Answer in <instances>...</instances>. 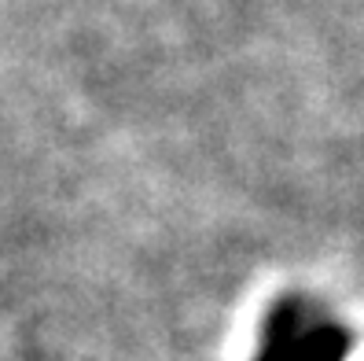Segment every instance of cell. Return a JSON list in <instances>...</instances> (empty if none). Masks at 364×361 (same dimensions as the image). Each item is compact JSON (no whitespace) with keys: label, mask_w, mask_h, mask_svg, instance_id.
Returning <instances> with one entry per match:
<instances>
[{"label":"cell","mask_w":364,"mask_h":361,"mask_svg":"<svg viewBox=\"0 0 364 361\" xmlns=\"http://www.w3.org/2000/svg\"><path fill=\"white\" fill-rule=\"evenodd\" d=\"M346 328L335 321H316L302 299H284L269 310L258 361H346Z\"/></svg>","instance_id":"cell-1"}]
</instances>
